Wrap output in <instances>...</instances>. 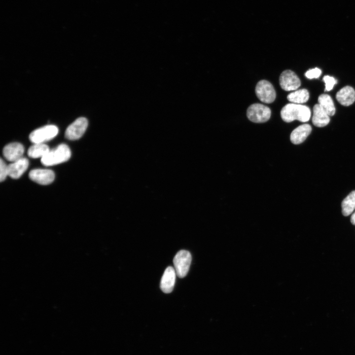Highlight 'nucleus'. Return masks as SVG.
Returning <instances> with one entry per match:
<instances>
[{
	"label": "nucleus",
	"instance_id": "nucleus-3",
	"mask_svg": "<svg viewBox=\"0 0 355 355\" xmlns=\"http://www.w3.org/2000/svg\"><path fill=\"white\" fill-rule=\"evenodd\" d=\"M191 253L186 250H180L177 253L173 263L177 275L180 278L185 277L191 262Z\"/></svg>",
	"mask_w": 355,
	"mask_h": 355
},
{
	"label": "nucleus",
	"instance_id": "nucleus-19",
	"mask_svg": "<svg viewBox=\"0 0 355 355\" xmlns=\"http://www.w3.org/2000/svg\"><path fill=\"white\" fill-rule=\"evenodd\" d=\"M319 104L329 116H333L335 112V108L331 97L327 94H321L318 98Z\"/></svg>",
	"mask_w": 355,
	"mask_h": 355
},
{
	"label": "nucleus",
	"instance_id": "nucleus-13",
	"mask_svg": "<svg viewBox=\"0 0 355 355\" xmlns=\"http://www.w3.org/2000/svg\"><path fill=\"white\" fill-rule=\"evenodd\" d=\"M312 131L311 126L308 124H304L298 126L293 130L290 134V141L295 144H298L303 142Z\"/></svg>",
	"mask_w": 355,
	"mask_h": 355
},
{
	"label": "nucleus",
	"instance_id": "nucleus-10",
	"mask_svg": "<svg viewBox=\"0 0 355 355\" xmlns=\"http://www.w3.org/2000/svg\"><path fill=\"white\" fill-rule=\"evenodd\" d=\"M24 152V147L19 142L9 143L3 149V156L6 160L12 162L23 157Z\"/></svg>",
	"mask_w": 355,
	"mask_h": 355
},
{
	"label": "nucleus",
	"instance_id": "nucleus-20",
	"mask_svg": "<svg viewBox=\"0 0 355 355\" xmlns=\"http://www.w3.org/2000/svg\"><path fill=\"white\" fill-rule=\"evenodd\" d=\"M323 80L325 83V91H329L332 90L334 85L337 83L336 80L333 77L329 75H325Z\"/></svg>",
	"mask_w": 355,
	"mask_h": 355
},
{
	"label": "nucleus",
	"instance_id": "nucleus-14",
	"mask_svg": "<svg viewBox=\"0 0 355 355\" xmlns=\"http://www.w3.org/2000/svg\"><path fill=\"white\" fill-rule=\"evenodd\" d=\"M329 121V115L319 104H316L313 107V124L318 127H322L327 125Z\"/></svg>",
	"mask_w": 355,
	"mask_h": 355
},
{
	"label": "nucleus",
	"instance_id": "nucleus-8",
	"mask_svg": "<svg viewBox=\"0 0 355 355\" xmlns=\"http://www.w3.org/2000/svg\"><path fill=\"white\" fill-rule=\"evenodd\" d=\"M279 82L281 88L286 91L296 90L301 85L299 78L290 70H285L282 72Z\"/></svg>",
	"mask_w": 355,
	"mask_h": 355
},
{
	"label": "nucleus",
	"instance_id": "nucleus-5",
	"mask_svg": "<svg viewBox=\"0 0 355 355\" xmlns=\"http://www.w3.org/2000/svg\"><path fill=\"white\" fill-rule=\"evenodd\" d=\"M271 111L267 106L256 103L248 106L247 111L248 118L254 123H263L270 118Z\"/></svg>",
	"mask_w": 355,
	"mask_h": 355
},
{
	"label": "nucleus",
	"instance_id": "nucleus-9",
	"mask_svg": "<svg viewBox=\"0 0 355 355\" xmlns=\"http://www.w3.org/2000/svg\"><path fill=\"white\" fill-rule=\"evenodd\" d=\"M29 177L31 180L38 184L47 185L54 180L55 174L51 170L36 169L30 172Z\"/></svg>",
	"mask_w": 355,
	"mask_h": 355
},
{
	"label": "nucleus",
	"instance_id": "nucleus-11",
	"mask_svg": "<svg viewBox=\"0 0 355 355\" xmlns=\"http://www.w3.org/2000/svg\"><path fill=\"white\" fill-rule=\"evenodd\" d=\"M176 272L175 268L171 266L168 267L165 270L160 282V288L165 293H171L174 288Z\"/></svg>",
	"mask_w": 355,
	"mask_h": 355
},
{
	"label": "nucleus",
	"instance_id": "nucleus-15",
	"mask_svg": "<svg viewBox=\"0 0 355 355\" xmlns=\"http://www.w3.org/2000/svg\"><path fill=\"white\" fill-rule=\"evenodd\" d=\"M336 98L342 105L349 106L355 101V90L351 86H345L337 93Z\"/></svg>",
	"mask_w": 355,
	"mask_h": 355
},
{
	"label": "nucleus",
	"instance_id": "nucleus-18",
	"mask_svg": "<svg viewBox=\"0 0 355 355\" xmlns=\"http://www.w3.org/2000/svg\"><path fill=\"white\" fill-rule=\"evenodd\" d=\"M342 214L346 216L351 214L355 209V190L351 192L342 201Z\"/></svg>",
	"mask_w": 355,
	"mask_h": 355
},
{
	"label": "nucleus",
	"instance_id": "nucleus-1",
	"mask_svg": "<svg viewBox=\"0 0 355 355\" xmlns=\"http://www.w3.org/2000/svg\"><path fill=\"white\" fill-rule=\"evenodd\" d=\"M281 116L286 122H290L295 120L305 122L309 121L310 118L311 110L306 106L290 103L282 108Z\"/></svg>",
	"mask_w": 355,
	"mask_h": 355
},
{
	"label": "nucleus",
	"instance_id": "nucleus-4",
	"mask_svg": "<svg viewBox=\"0 0 355 355\" xmlns=\"http://www.w3.org/2000/svg\"><path fill=\"white\" fill-rule=\"evenodd\" d=\"M58 131V128L55 125H45L32 132L29 135V139L34 143H44L56 137Z\"/></svg>",
	"mask_w": 355,
	"mask_h": 355
},
{
	"label": "nucleus",
	"instance_id": "nucleus-23",
	"mask_svg": "<svg viewBox=\"0 0 355 355\" xmlns=\"http://www.w3.org/2000/svg\"><path fill=\"white\" fill-rule=\"evenodd\" d=\"M351 222L355 225V212L353 213L351 217Z\"/></svg>",
	"mask_w": 355,
	"mask_h": 355
},
{
	"label": "nucleus",
	"instance_id": "nucleus-17",
	"mask_svg": "<svg viewBox=\"0 0 355 355\" xmlns=\"http://www.w3.org/2000/svg\"><path fill=\"white\" fill-rule=\"evenodd\" d=\"M309 98V93L306 89L296 90L287 96V100L294 104H300L306 103Z\"/></svg>",
	"mask_w": 355,
	"mask_h": 355
},
{
	"label": "nucleus",
	"instance_id": "nucleus-16",
	"mask_svg": "<svg viewBox=\"0 0 355 355\" xmlns=\"http://www.w3.org/2000/svg\"><path fill=\"white\" fill-rule=\"evenodd\" d=\"M50 150L48 146L44 143H34L29 148L28 155L33 158H42Z\"/></svg>",
	"mask_w": 355,
	"mask_h": 355
},
{
	"label": "nucleus",
	"instance_id": "nucleus-22",
	"mask_svg": "<svg viewBox=\"0 0 355 355\" xmlns=\"http://www.w3.org/2000/svg\"><path fill=\"white\" fill-rule=\"evenodd\" d=\"M321 73V70L318 68H315L307 71L305 73V75L309 79H312L314 78H317L320 77Z\"/></svg>",
	"mask_w": 355,
	"mask_h": 355
},
{
	"label": "nucleus",
	"instance_id": "nucleus-21",
	"mask_svg": "<svg viewBox=\"0 0 355 355\" xmlns=\"http://www.w3.org/2000/svg\"><path fill=\"white\" fill-rule=\"evenodd\" d=\"M8 176V165L1 158L0 161V180L3 181Z\"/></svg>",
	"mask_w": 355,
	"mask_h": 355
},
{
	"label": "nucleus",
	"instance_id": "nucleus-6",
	"mask_svg": "<svg viewBox=\"0 0 355 355\" xmlns=\"http://www.w3.org/2000/svg\"><path fill=\"white\" fill-rule=\"evenodd\" d=\"M255 93L261 102L270 104L273 103L276 97L275 90L272 84L267 80H261L256 84Z\"/></svg>",
	"mask_w": 355,
	"mask_h": 355
},
{
	"label": "nucleus",
	"instance_id": "nucleus-2",
	"mask_svg": "<svg viewBox=\"0 0 355 355\" xmlns=\"http://www.w3.org/2000/svg\"><path fill=\"white\" fill-rule=\"evenodd\" d=\"M71 156V151L69 147L66 144L62 143L50 150L41 158V162L44 166H53L68 161Z\"/></svg>",
	"mask_w": 355,
	"mask_h": 355
},
{
	"label": "nucleus",
	"instance_id": "nucleus-12",
	"mask_svg": "<svg viewBox=\"0 0 355 355\" xmlns=\"http://www.w3.org/2000/svg\"><path fill=\"white\" fill-rule=\"evenodd\" d=\"M28 166V160L23 157L8 165V176L12 178H18L27 170Z\"/></svg>",
	"mask_w": 355,
	"mask_h": 355
},
{
	"label": "nucleus",
	"instance_id": "nucleus-7",
	"mask_svg": "<svg viewBox=\"0 0 355 355\" xmlns=\"http://www.w3.org/2000/svg\"><path fill=\"white\" fill-rule=\"evenodd\" d=\"M87 126V119L83 117H79L68 127L65 131V137L70 140H78L84 134Z\"/></svg>",
	"mask_w": 355,
	"mask_h": 355
}]
</instances>
